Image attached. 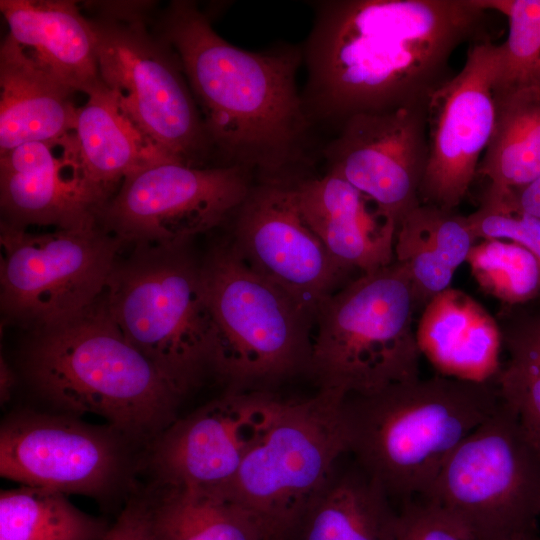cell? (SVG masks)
<instances>
[{
	"label": "cell",
	"instance_id": "obj_1",
	"mask_svg": "<svg viewBox=\"0 0 540 540\" xmlns=\"http://www.w3.org/2000/svg\"><path fill=\"white\" fill-rule=\"evenodd\" d=\"M302 47L313 123L428 106L462 44L491 40L474 0H326Z\"/></svg>",
	"mask_w": 540,
	"mask_h": 540
},
{
	"label": "cell",
	"instance_id": "obj_2",
	"mask_svg": "<svg viewBox=\"0 0 540 540\" xmlns=\"http://www.w3.org/2000/svg\"><path fill=\"white\" fill-rule=\"evenodd\" d=\"M177 56L220 165L258 180H294L313 127L298 91L302 47L241 49L193 1L175 0L153 23Z\"/></svg>",
	"mask_w": 540,
	"mask_h": 540
},
{
	"label": "cell",
	"instance_id": "obj_3",
	"mask_svg": "<svg viewBox=\"0 0 540 540\" xmlns=\"http://www.w3.org/2000/svg\"><path fill=\"white\" fill-rule=\"evenodd\" d=\"M501 403L495 383L441 375L344 398L348 453L388 496H424L459 444Z\"/></svg>",
	"mask_w": 540,
	"mask_h": 540
},
{
	"label": "cell",
	"instance_id": "obj_4",
	"mask_svg": "<svg viewBox=\"0 0 540 540\" xmlns=\"http://www.w3.org/2000/svg\"><path fill=\"white\" fill-rule=\"evenodd\" d=\"M27 369L52 404L102 416L130 434L164 431L184 395L126 339L101 298L79 317L35 332Z\"/></svg>",
	"mask_w": 540,
	"mask_h": 540
},
{
	"label": "cell",
	"instance_id": "obj_5",
	"mask_svg": "<svg viewBox=\"0 0 540 540\" xmlns=\"http://www.w3.org/2000/svg\"><path fill=\"white\" fill-rule=\"evenodd\" d=\"M200 270L213 328L211 372L227 391H272L308 374L314 318L307 311L251 270L229 242Z\"/></svg>",
	"mask_w": 540,
	"mask_h": 540
},
{
	"label": "cell",
	"instance_id": "obj_6",
	"mask_svg": "<svg viewBox=\"0 0 540 540\" xmlns=\"http://www.w3.org/2000/svg\"><path fill=\"white\" fill-rule=\"evenodd\" d=\"M416 307L409 274L396 260L324 300L308 371L319 390L368 395L419 378Z\"/></svg>",
	"mask_w": 540,
	"mask_h": 540
},
{
	"label": "cell",
	"instance_id": "obj_7",
	"mask_svg": "<svg viewBox=\"0 0 540 540\" xmlns=\"http://www.w3.org/2000/svg\"><path fill=\"white\" fill-rule=\"evenodd\" d=\"M100 80L164 155L191 166L214 158L179 60L149 16L150 2L92 3Z\"/></svg>",
	"mask_w": 540,
	"mask_h": 540
},
{
	"label": "cell",
	"instance_id": "obj_8",
	"mask_svg": "<svg viewBox=\"0 0 540 540\" xmlns=\"http://www.w3.org/2000/svg\"><path fill=\"white\" fill-rule=\"evenodd\" d=\"M101 302L126 339L183 394L211 371L213 328L200 265L183 247L136 246Z\"/></svg>",
	"mask_w": 540,
	"mask_h": 540
},
{
	"label": "cell",
	"instance_id": "obj_9",
	"mask_svg": "<svg viewBox=\"0 0 540 540\" xmlns=\"http://www.w3.org/2000/svg\"><path fill=\"white\" fill-rule=\"evenodd\" d=\"M345 396L319 390L284 400L262 440L220 494L254 515L268 539L286 540L311 501L348 453Z\"/></svg>",
	"mask_w": 540,
	"mask_h": 540
},
{
	"label": "cell",
	"instance_id": "obj_10",
	"mask_svg": "<svg viewBox=\"0 0 540 540\" xmlns=\"http://www.w3.org/2000/svg\"><path fill=\"white\" fill-rule=\"evenodd\" d=\"M477 540L535 535L540 518V448L502 400L449 456L420 497Z\"/></svg>",
	"mask_w": 540,
	"mask_h": 540
},
{
	"label": "cell",
	"instance_id": "obj_11",
	"mask_svg": "<svg viewBox=\"0 0 540 540\" xmlns=\"http://www.w3.org/2000/svg\"><path fill=\"white\" fill-rule=\"evenodd\" d=\"M124 243L94 223L53 231L0 223V304L33 333L67 323L102 297Z\"/></svg>",
	"mask_w": 540,
	"mask_h": 540
},
{
	"label": "cell",
	"instance_id": "obj_12",
	"mask_svg": "<svg viewBox=\"0 0 540 540\" xmlns=\"http://www.w3.org/2000/svg\"><path fill=\"white\" fill-rule=\"evenodd\" d=\"M241 166L153 161L127 176L99 215L123 243L177 248L233 217L255 181Z\"/></svg>",
	"mask_w": 540,
	"mask_h": 540
},
{
	"label": "cell",
	"instance_id": "obj_13",
	"mask_svg": "<svg viewBox=\"0 0 540 540\" xmlns=\"http://www.w3.org/2000/svg\"><path fill=\"white\" fill-rule=\"evenodd\" d=\"M295 180H258L233 215L236 254L313 318L349 273L328 252L298 207Z\"/></svg>",
	"mask_w": 540,
	"mask_h": 540
},
{
	"label": "cell",
	"instance_id": "obj_14",
	"mask_svg": "<svg viewBox=\"0 0 540 540\" xmlns=\"http://www.w3.org/2000/svg\"><path fill=\"white\" fill-rule=\"evenodd\" d=\"M496 67L497 44H472L462 69L430 98L421 203L455 210L469 190L494 127Z\"/></svg>",
	"mask_w": 540,
	"mask_h": 540
},
{
	"label": "cell",
	"instance_id": "obj_15",
	"mask_svg": "<svg viewBox=\"0 0 540 540\" xmlns=\"http://www.w3.org/2000/svg\"><path fill=\"white\" fill-rule=\"evenodd\" d=\"M283 399L272 391H227L171 423L154 464L168 490L219 492L271 427Z\"/></svg>",
	"mask_w": 540,
	"mask_h": 540
},
{
	"label": "cell",
	"instance_id": "obj_16",
	"mask_svg": "<svg viewBox=\"0 0 540 540\" xmlns=\"http://www.w3.org/2000/svg\"><path fill=\"white\" fill-rule=\"evenodd\" d=\"M427 107L353 115L322 151L326 172L346 180L397 225L421 203Z\"/></svg>",
	"mask_w": 540,
	"mask_h": 540
},
{
	"label": "cell",
	"instance_id": "obj_17",
	"mask_svg": "<svg viewBox=\"0 0 540 540\" xmlns=\"http://www.w3.org/2000/svg\"><path fill=\"white\" fill-rule=\"evenodd\" d=\"M121 460L111 432L75 419L27 413L1 428V476L25 486L99 495L117 479Z\"/></svg>",
	"mask_w": 540,
	"mask_h": 540
},
{
	"label": "cell",
	"instance_id": "obj_18",
	"mask_svg": "<svg viewBox=\"0 0 540 540\" xmlns=\"http://www.w3.org/2000/svg\"><path fill=\"white\" fill-rule=\"evenodd\" d=\"M104 205L87 180L73 132L0 155L1 221L79 227L98 223Z\"/></svg>",
	"mask_w": 540,
	"mask_h": 540
},
{
	"label": "cell",
	"instance_id": "obj_19",
	"mask_svg": "<svg viewBox=\"0 0 540 540\" xmlns=\"http://www.w3.org/2000/svg\"><path fill=\"white\" fill-rule=\"evenodd\" d=\"M294 188L305 222L342 267L365 274L395 261L397 223L346 180L326 172Z\"/></svg>",
	"mask_w": 540,
	"mask_h": 540
},
{
	"label": "cell",
	"instance_id": "obj_20",
	"mask_svg": "<svg viewBox=\"0 0 540 540\" xmlns=\"http://www.w3.org/2000/svg\"><path fill=\"white\" fill-rule=\"evenodd\" d=\"M8 35L39 66L74 93L101 84L96 35L71 0H0Z\"/></svg>",
	"mask_w": 540,
	"mask_h": 540
},
{
	"label": "cell",
	"instance_id": "obj_21",
	"mask_svg": "<svg viewBox=\"0 0 540 540\" xmlns=\"http://www.w3.org/2000/svg\"><path fill=\"white\" fill-rule=\"evenodd\" d=\"M421 355L438 375L474 383H495L503 344L495 319L473 297L448 288L430 299L418 321Z\"/></svg>",
	"mask_w": 540,
	"mask_h": 540
},
{
	"label": "cell",
	"instance_id": "obj_22",
	"mask_svg": "<svg viewBox=\"0 0 540 540\" xmlns=\"http://www.w3.org/2000/svg\"><path fill=\"white\" fill-rule=\"evenodd\" d=\"M74 94L7 34L0 45V155L73 132Z\"/></svg>",
	"mask_w": 540,
	"mask_h": 540
},
{
	"label": "cell",
	"instance_id": "obj_23",
	"mask_svg": "<svg viewBox=\"0 0 540 540\" xmlns=\"http://www.w3.org/2000/svg\"><path fill=\"white\" fill-rule=\"evenodd\" d=\"M86 96L73 133L87 180L106 204L131 173L172 158L139 131L102 82Z\"/></svg>",
	"mask_w": 540,
	"mask_h": 540
},
{
	"label": "cell",
	"instance_id": "obj_24",
	"mask_svg": "<svg viewBox=\"0 0 540 540\" xmlns=\"http://www.w3.org/2000/svg\"><path fill=\"white\" fill-rule=\"evenodd\" d=\"M399 512L357 464L337 467L286 540H397Z\"/></svg>",
	"mask_w": 540,
	"mask_h": 540
},
{
	"label": "cell",
	"instance_id": "obj_25",
	"mask_svg": "<svg viewBox=\"0 0 540 540\" xmlns=\"http://www.w3.org/2000/svg\"><path fill=\"white\" fill-rule=\"evenodd\" d=\"M476 240L466 216L454 210L420 203L400 220L395 260L409 274L417 306L451 287Z\"/></svg>",
	"mask_w": 540,
	"mask_h": 540
},
{
	"label": "cell",
	"instance_id": "obj_26",
	"mask_svg": "<svg viewBox=\"0 0 540 540\" xmlns=\"http://www.w3.org/2000/svg\"><path fill=\"white\" fill-rule=\"evenodd\" d=\"M495 122L477 174L501 189L540 176V88L493 89Z\"/></svg>",
	"mask_w": 540,
	"mask_h": 540
},
{
	"label": "cell",
	"instance_id": "obj_27",
	"mask_svg": "<svg viewBox=\"0 0 540 540\" xmlns=\"http://www.w3.org/2000/svg\"><path fill=\"white\" fill-rule=\"evenodd\" d=\"M154 540H266L261 522L214 492L168 490L153 506Z\"/></svg>",
	"mask_w": 540,
	"mask_h": 540
},
{
	"label": "cell",
	"instance_id": "obj_28",
	"mask_svg": "<svg viewBox=\"0 0 540 540\" xmlns=\"http://www.w3.org/2000/svg\"><path fill=\"white\" fill-rule=\"evenodd\" d=\"M110 525L60 492L23 485L0 495V540H101Z\"/></svg>",
	"mask_w": 540,
	"mask_h": 540
},
{
	"label": "cell",
	"instance_id": "obj_29",
	"mask_svg": "<svg viewBox=\"0 0 540 540\" xmlns=\"http://www.w3.org/2000/svg\"><path fill=\"white\" fill-rule=\"evenodd\" d=\"M502 334L508 358L495 384L501 400L540 448V317L524 320Z\"/></svg>",
	"mask_w": 540,
	"mask_h": 540
},
{
	"label": "cell",
	"instance_id": "obj_30",
	"mask_svg": "<svg viewBox=\"0 0 540 540\" xmlns=\"http://www.w3.org/2000/svg\"><path fill=\"white\" fill-rule=\"evenodd\" d=\"M508 20V36L497 44L493 89L540 88V0H474Z\"/></svg>",
	"mask_w": 540,
	"mask_h": 540
},
{
	"label": "cell",
	"instance_id": "obj_31",
	"mask_svg": "<svg viewBox=\"0 0 540 540\" xmlns=\"http://www.w3.org/2000/svg\"><path fill=\"white\" fill-rule=\"evenodd\" d=\"M466 262L478 286L503 303L521 304L540 294V262L514 242L483 239Z\"/></svg>",
	"mask_w": 540,
	"mask_h": 540
},
{
	"label": "cell",
	"instance_id": "obj_32",
	"mask_svg": "<svg viewBox=\"0 0 540 540\" xmlns=\"http://www.w3.org/2000/svg\"><path fill=\"white\" fill-rule=\"evenodd\" d=\"M466 219L477 239L514 242L540 262V219L520 208L508 189L488 185L480 207Z\"/></svg>",
	"mask_w": 540,
	"mask_h": 540
},
{
	"label": "cell",
	"instance_id": "obj_33",
	"mask_svg": "<svg viewBox=\"0 0 540 540\" xmlns=\"http://www.w3.org/2000/svg\"><path fill=\"white\" fill-rule=\"evenodd\" d=\"M397 540H477L441 507L416 497L399 511Z\"/></svg>",
	"mask_w": 540,
	"mask_h": 540
},
{
	"label": "cell",
	"instance_id": "obj_34",
	"mask_svg": "<svg viewBox=\"0 0 540 540\" xmlns=\"http://www.w3.org/2000/svg\"><path fill=\"white\" fill-rule=\"evenodd\" d=\"M101 540H154L153 506L143 501L130 502Z\"/></svg>",
	"mask_w": 540,
	"mask_h": 540
},
{
	"label": "cell",
	"instance_id": "obj_35",
	"mask_svg": "<svg viewBox=\"0 0 540 540\" xmlns=\"http://www.w3.org/2000/svg\"><path fill=\"white\" fill-rule=\"evenodd\" d=\"M508 191L520 208L540 219V176L525 186Z\"/></svg>",
	"mask_w": 540,
	"mask_h": 540
},
{
	"label": "cell",
	"instance_id": "obj_36",
	"mask_svg": "<svg viewBox=\"0 0 540 540\" xmlns=\"http://www.w3.org/2000/svg\"><path fill=\"white\" fill-rule=\"evenodd\" d=\"M15 383L14 375L9 368V365L6 363V361L1 357V365H0V393H1V400L6 401L9 398L10 391Z\"/></svg>",
	"mask_w": 540,
	"mask_h": 540
},
{
	"label": "cell",
	"instance_id": "obj_37",
	"mask_svg": "<svg viewBox=\"0 0 540 540\" xmlns=\"http://www.w3.org/2000/svg\"><path fill=\"white\" fill-rule=\"evenodd\" d=\"M508 540H540V537H538L537 534H535V535L519 536V537L508 539Z\"/></svg>",
	"mask_w": 540,
	"mask_h": 540
},
{
	"label": "cell",
	"instance_id": "obj_38",
	"mask_svg": "<svg viewBox=\"0 0 540 540\" xmlns=\"http://www.w3.org/2000/svg\"><path fill=\"white\" fill-rule=\"evenodd\" d=\"M266 540H281V539L271 538V539H266Z\"/></svg>",
	"mask_w": 540,
	"mask_h": 540
}]
</instances>
